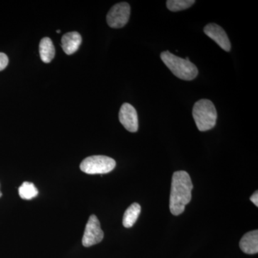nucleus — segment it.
I'll return each mask as SVG.
<instances>
[{
    "label": "nucleus",
    "instance_id": "obj_8",
    "mask_svg": "<svg viewBox=\"0 0 258 258\" xmlns=\"http://www.w3.org/2000/svg\"><path fill=\"white\" fill-rule=\"evenodd\" d=\"M204 32L216 42L226 52H230L231 44L228 37L223 28L215 23L208 24L204 28Z\"/></svg>",
    "mask_w": 258,
    "mask_h": 258
},
{
    "label": "nucleus",
    "instance_id": "obj_3",
    "mask_svg": "<svg viewBox=\"0 0 258 258\" xmlns=\"http://www.w3.org/2000/svg\"><path fill=\"white\" fill-rule=\"evenodd\" d=\"M192 115L197 127L200 132H207L216 125V108L210 100L201 99L196 102L194 105Z\"/></svg>",
    "mask_w": 258,
    "mask_h": 258
},
{
    "label": "nucleus",
    "instance_id": "obj_9",
    "mask_svg": "<svg viewBox=\"0 0 258 258\" xmlns=\"http://www.w3.org/2000/svg\"><path fill=\"white\" fill-rule=\"evenodd\" d=\"M81 42H82V37L79 32H68L62 37L61 46L67 55H72L79 50Z\"/></svg>",
    "mask_w": 258,
    "mask_h": 258
},
{
    "label": "nucleus",
    "instance_id": "obj_2",
    "mask_svg": "<svg viewBox=\"0 0 258 258\" xmlns=\"http://www.w3.org/2000/svg\"><path fill=\"white\" fill-rule=\"evenodd\" d=\"M161 58L172 74L180 79L191 81L198 76V69L195 64L177 57L169 51L161 52Z\"/></svg>",
    "mask_w": 258,
    "mask_h": 258
},
{
    "label": "nucleus",
    "instance_id": "obj_18",
    "mask_svg": "<svg viewBox=\"0 0 258 258\" xmlns=\"http://www.w3.org/2000/svg\"><path fill=\"white\" fill-rule=\"evenodd\" d=\"M2 195H3V194H2L1 191H0V198H1Z\"/></svg>",
    "mask_w": 258,
    "mask_h": 258
},
{
    "label": "nucleus",
    "instance_id": "obj_11",
    "mask_svg": "<svg viewBox=\"0 0 258 258\" xmlns=\"http://www.w3.org/2000/svg\"><path fill=\"white\" fill-rule=\"evenodd\" d=\"M39 51L40 58L45 63L50 62L55 57V47L49 37H44L42 39L39 46Z\"/></svg>",
    "mask_w": 258,
    "mask_h": 258
},
{
    "label": "nucleus",
    "instance_id": "obj_6",
    "mask_svg": "<svg viewBox=\"0 0 258 258\" xmlns=\"http://www.w3.org/2000/svg\"><path fill=\"white\" fill-rule=\"evenodd\" d=\"M104 237L101 230V224L96 215H92L88 219L86 226L82 243L84 247H88L101 242Z\"/></svg>",
    "mask_w": 258,
    "mask_h": 258
},
{
    "label": "nucleus",
    "instance_id": "obj_12",
    "mask_svg": "<svg viewBox=\"0 0 258 258\" xmlns=\"http://www.w3.org/2000/svg\"><path fill=\"white\" fill-rule=\"evenodd\" d=\"M142 211L138 203H134L125 210L123 217V225L125 228H130L136 223Z\"/></svg>",
    "mask_w": 258,
    "mask_h": 258
},
{
    "label": "nucleus",
    "instance_id": "obj_5",
    "mask_svg": "<svg viewBox=\"0 0 258 258\" xmlns=\"http://www.w3.org/2000/svg\"><path fill=\"white\" fill-rule=\"evenodd\" d=\"M130 5L126 3H120L112 7L107 15V23L112 28L124 27L130 18Z\"/></svg>",
    "mask_w": 258,
    "mask_h": 258
},
{
    "label": "nucleus",
    "instance_id": "obj_10",
    "mask_svg": "<svg viewBox=\"0 0 258 258\" xmlns=\"http://www.w3.org/2000/svg\"><path fill=\"white\" fill-rule=\"evenodd\" d=\"M240 247L246 254H254L258 252V231H251L244 235L240 242Z\"/></svg>",
    "mask_w": 258,
    "mask_h": 258
},
{
    "label": "nucleus",
    "instance_id": "obj_15",
    "mask_svg": "<svg viewBox=\"0 0 258 258\" xmlns=\"http://www.w3.org/2000/svg\"><path fill=\"white\" fill-rule=\"evenodd\" d=\"M9 59L8 56L3 52H0V71H3L8 66Z\"/></svg>",
    "mask_w": 258,
    "mask_h": 258
},
{
    "label": "nucleus",
    "instance_id": "obj_7",
    "mask_svg": "<svg viewBox=\"0 0 258 258\" xmlns=\"http://www.w3.org/2000/svg\"><path fill=\"white\" fill-rule=\"evenodd\" d=\"M120 123L128 132H137L139 128V120L135 108L128 103H123L119 111Z\"/></svg>",
    "mask_w": 258,
    "mask_h": 258
},
{
    "label": "nucleus",
    "instance_id": "obj_4",
    "mask_svg": "<svg viewBox=\"0 0 258 258\" xmlns=\"http://www.w3.org/2000/svg\"><path fill=\"white\" fill-rule=\"evenodd\" d=\"M114 159L106 156H92L81 162V170L88 174H103L111 172L115 167Z\"/></svg>",
    "mask_w": 258,
    "mask_h": 258
},
{
    "label": "nucleus",
    "instance_id": "obj_14",
    "mask_svg": "<svg viewBox=\"0 0 258 258\" xmlns=\"http://www.w3.org/2000/svg\"><path fill=\"white\" fill-rule=\"evenodd\" d=\"M195 3V0H168L166 6L171 12H179L188 9Z\"/></svg>",
    "mask_w": 258,
    "mask_h": 258
},
{
    "label": "nucleus",
    "instance_id": "obj_1",
    "mask_svg": "<svg viewBox=\"0 0 258 258\" xmlns=\"http://www.w3.org/2000/svg\"><path fill=\"white\" fill-rule=\"evenodd\" d=\"M192 189V181L186 171L174 173L169 200V209L172 215L178 216L184 212L185 207L191 201Z\"/></svg>",
    "mask_w": 258,
    "mask_h": 258
},
{
    "label": "nucleus",
    "instance_id": "obj_16",
    "mask_svg": "<svg viewBox=\"0 0 258 258\" xmlns=\"http://www.w3.org/2000/svg\"><path fill=\"white\" fill-rule=\"evenodd\" d=\"M249 200H250V201L252 202L256 207H258V191H256L250 197Z\"/></svg>",
    "mask_w": 258,
    "mask_h": 258
},
{
    "label": "nucleus",
    "instance_id": "obj_13",
    "mask_svg": "<svg viewBox=\"0 0 258 258\" xmlns=\"http://www.w3.org/2000/svg\"><path fill=\"white\" fill-rule=\"evenodd\" d=\"M19 195L23 200H32L38 195V190L35 187L33 183L25 181L19 187Z\"/></svg>",
    "mask_w": 258,
    "mask_h": 258
},
{
    "label": "nucleus",
    "instance_id": "obj_17",
    "mask_svg": "<svg viewBox=\"0 0 258 258\" xmlns=\"http://www.w3.org/2000/svg\"><path fill=\"white\" fill-rule=\"evenodd\" d=\"M60 30H57V33H60Z\"/></svg>",
    "mask_w": 258,
    "mask_h": 258
}]
</instances>
